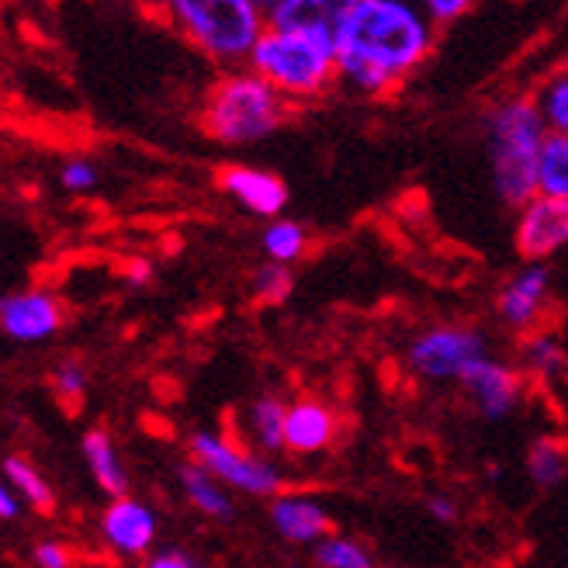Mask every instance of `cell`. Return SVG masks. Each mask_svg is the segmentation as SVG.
<instances>
[{
  "label": "cell",
  "instance_id": "52a82bcc",
  "mask_svg": "<svg viewBox=\"0 0 568 568\" xmlns=\"http://www.w3.org/2000/svg\"><path fill=\"white\" fill-rule=\"evenodd\" d=\"M191 458L194 465H202L209 475H215L225 486H233L250 496H274L281 493V475L274 465L253 458L233 440L215 437V434H194L191 437Z\"/></svg>",
  "mask_w": 568,
  "mask_h": 568
},
{
  "label": "cell",
  "instance_id": "7402d4cb",
  "mask_svg": "<svg viewBox=\"0 0 568 568\" xmlns=\"http://www.w3.org/2000/svg\"><path fill=\"white\" fill-rule=\"evenodd\" d=\"M527 475L534 486L551 489L568 475V444L558 437H541L534 440L527 450Z\"/></svg>",
  "mask_w": 568,
  "mask_h": 568
},
{
  "label": "cell",
  "instance_id": "ba28073f",
  "mask_svg": "<svg viewBox=\"0 0 568 568\" xmlns=\"http://www.w3.org/2000/svg\"><path fill=\"white\" fill-rule=\"evenodd\" d=\"M517 250L527 261H545L568 243V197L537 194L517 215Z\"/></svg>",
  "mask_w": 568,
  "mask_h": 568
},
{
  "label": "cell",
  "instance_id": "4dcf8cb0",
  "mask_svg": "<svg viewBox=\"0 0 568 568\" xmlns=\"http://www.w3.org/2000/svg\"><path fill=\"white\" fill-rule=\"evenodd\" d=\"M471 4L468 0H430L426 4V18L430 21H454V18H462Z\"/></svg>",
  "mask_w": 568,
  "mask_h": 568
},
{
  "label": "cell",
  "instance_id": "9a60e30c",
  "mask_svg": "<svg viewBox=\"0 0 568 568\" xmlns=\"http://www.w3.org/2000/svg\"><path fill=\"white\" fill-rule=\"evenodd\" d=\"M336 437V416L320 399H298L288 406L284 423V447L292 454H316L326 450Z\"/></svg>",
  "mask_w": 568,
  "mask_h": 568
},
{
  "label": "cell",
  "instance_id": "277c9868",
  "mask_svg": "<svg viewBox=\"0 0 568 568\" xmlns=\"http://www.w3.org/2000/svg\"><path fill=\"white\" fill-rule=\"evenodd\" d=\"M284 115H288V101L264 77L253 70L225 73L205 98L202 129L225 146H246V142L271 135Z\"/></svg>",
  "mask_w": 568,
  "mask_h": 568
},
{
  "label": "cell",
  "instance_id": "ffe728a7",
  "mask_svg": "<svg viewBox=\"0 0 568 568\" xmlns=\"http://www.w3.org/2000/svg\"><path fill=\"white\" fill-rule=\"evenodd\" d=\"M4 478L21 499H28L39 509V514H52L55 509V496L49 489V481L42 478V471L32 462L21 458V454H8L4 458Z\"/></svg>",
  "mask_w": 568,
  "mask_h": 568
},
{
  "label": "cell",
  "instance_id": "3957f363",
  "mask_svg": "<svg viewBox=\"0 0 568 568\" xmlns=\"http://www.w3.org/2000/svg\"><path fill=\"white\" fill-rule=\"evenodd\" d=\"M250 67L284 101L323 98L339 77L329 32H277V28H267L250 55Z\"/></svg>",
  "mask_w": 568,
  "mask_h": 568
},
{
  "label": "cell",
  "instance_id": "1f68e13d",
  "mask_svg": "<svg viewBox=\"0 0 568 568\" xmlns=\"http://www.w3.org/2000/svg\"><path fill=\"white\" fill-rule=\"evenodd\" d=\"M122 277L139 288V284H146V281L153 277V264H150V261H142V257H129V261L122 264Z\"/></svg>",
  "mask_w": 568,
  "mask_h": 568
},
{
  "label": "cell",
  "instance_id": "6da1fadb",
  "mask_svg": "<svg viewBox=\"0 0 568 568\" xmlns=\"http://www.w3.org/2000/svg\"><path fill=\"white\" fill-rule=\"evenodd\" d=\"M333 45L339 80L361 94L382 98L426 60L434 28L430 18L403 0H347L336 14Z\"/></svg>",
  "mask_w": 568,
  "mask_h": 568
},
{
  "label": "cell",
  "instance_id": "4316f807",
  "mask_svg": "<svg viewBox=\"0 0 568 568\" xmlns=\"http://www.w3.org/2000/svg\"><path fill=\"white\" fill-rule=\"evenodd\" d=\"M292 295V271L284 264H264L261 271H253V298L264 305H277Z\"/></svg>",
  "mask_w": 568,
  "mask_h": 568
},
{
  "label": "cell",
  "instance_id": "603a6c76",
  "mask_svg": "<svg viewBox=\"0 0 568 568\" xmlns=\"http://www.w3.org/2000/svg\"><path fill=\"white\" fill-rule=\"evenodd\" d=\"M284 423H288V403H281L277 395H264L250 409V426L253 437L264 450H281L284 447Z\"/></svg>",
  "mask_w": 568,
  "mask_h": 568
},
{
  "label": "cell",
  "instance_id": "4fadbf2b",
  "mask_svg": "<svg viewBox=\"0 0 568 568\" xmlns=\"http://www.w3.org/2000/svg\"><path fill=\"white\" fill-rule=\"evenodd\" d=\"M271 524L274 530L292 545H312L316 548L320 541L329 537V514L320 499L312 496H277L271 503Z\"/></svg>",
  "mask_w": 568,
  "mask_h": 568
},
{
  "label": "cell",
  "instance_id": "7a4b0ae2",
  "mask_svg": "<svg viewBox=\"0 0 568 568\" xmlns=\"http://www.w3.org/2000/svg\"><path fill=\"white\" fill-rule=\"evenodd\" d=\"M548 129L541 122L534 98H509L489 111V163L493 187L506 205H530L541 187V153Z\"/></svg>",
  "mask_w": 568,
  "mask_h": 568
},
{
  "label": "cell",
  "instance_id": "d4e9b609",
  "mask_svg": "<svg viewBox=\"0 0 568 568\" xmlns=\"http://www.w3.org/2000/svg\"><path fill=\"white\" fill-rule=\"evenodd\" d=\"M537 187H541L545 197H568V139L565 135H548Z\"/></svg>",
  "mask_w": 568,
  "mask_h": 568
},
{
  "label": "cell",
  "instance_id": "44dd1931",
  "mask_svg": "<svg viewBox=\"0 0 568 568\" xmlns=\"http://www.w3.org/2000/svg\"><path fill=\"white\" fill-rule=\"evenodd\" d=\"M520 357H524V372H530L534 378H555L568 367V357H565V347L558 344V336L548 333V329H534L524 336V347H520Z\"/></svg>",
  "mask_w": 568,
  "mask_h": 568
},
{
  "label": "cell",
  "instance_id": "d6986e66",
  "mask_svg": "<svg viewBox=\"0 0 568 568\" xmlns=\"http://www.w3.org/2000/svg\"><path fill=\"white\" fill-rule=\"evenodd\" d=\"M537 111H541V122L548 129V135H565L568 139V67L548 73L537 91L530 94Z\"/></svg>",
  "mask_w": 568,
  "mask_h": 568
},
{
  "label": "cell",
  "instance_id": "484cf974",
  "mask_svg": "<svg viewBox=\"0 0 568 568\" xmlns=\"http://www.w3.org/2000/svg\"><path fill=\"white\" fill-rule=\"evenodd\" d=\"M316 561L323 568H372L367 551L351 537H326L316 545Z\"/></svg>",
  "mask_w": 568,
  "mask_h": 568
},
{
  "label": "cell",
  "instance_id": "cb8c5ba5",
  "mask_svg": "<svg viewBox=\"0 0 568 568\" xmlns=\"http://www.w3.org/2000/svg\"><path fill=\"white\" fill-rule=\"evenodd\" d=\"M305 246H308V236H305L302 225L292 222V219H277V222H271L267 230H264V250H267V257L274 264L288 267L292 261L302 257Z\"/></svg>",
  "mask_w": 568,
  "mask_h": 568
},
{
  "label": "cell",
  "instance_id": "e0dca14e",
  "mask_svg": "<svg viewBox=\"0 0 568 568\" xmlns=\"http://www.w3.org/2000/svg\"><path fill=\"white\" fill-rule=\"evenodd\" d=\"M83 458H88V468L94 475L98 486L111 496V499H122L125 489H129V475L122 468V458L115 444H111L108 430H101V426H94V430L83 434Z\"/></svg>",
  "mask_w": 568,
  "mask_h": 568
},
{
  "label": "cell",
  "instance_id": "2e32d148",
  "mask_svg": "<svg viewBox=\"0 0 568 568\" xmlns=\"http://www.w3.org/2000/svg\"><path fill=\"white\" fill-rule=\"evenodd\" d=\"M336 14H339V4H329V0H274V4L264 8L267 28H277V32H329L333 36Z\"/></svg>",
  "mask_w": 568,
  "mask_h": 568
},
{
  "label": "cell",
  "instance_id": "e575fe53",
  "mask_svg": "<svg viewBox=\"0 0 568 568\" xmlns=\"http://www.w3.org/2000/svg\"><path fill=\"white\" fill-rule=\"evenodd\" d=\"M18 493L11 489V486H4V489H0V517H4V520H14L18 514H21V509H18Z\"/></svg>",
  "mask_w": 568,
  "mask_h": 568
},
{
  "label": "cell",
  "instance_id": "f1b7e54d",
  "mask_svg": "<svg viewBox=\"0 0 568 568\" xmlns=\"http://www.w3.org/2000/svg\"><path fill=\"white\" fill-rule=\"evenodd\" d=\"M60 184L67 187V191H91L94 184H98V166L91 163V160H83V156H73V160H67L63 163V170H60Z\"/></svg>",
  "mask_w": 568,
  "mask_h": 568
},
{
  "label": "cell",
  "instance_id": "8992f818",
  "mask_svg": "<svg viewBox=\"0 0 568 568\" xmlns=\"http://www.w3.org/2000/svg\"><path fill=\"white\" fill-rule=\"evenodd\" d=\"M486 357V336L468 326H430L406 351L409 367L426 382H465L471 367Z\"/></svg>",
  "mask_w": 568,
  "mask_h": 568
},
{
  "label": "cell",
  "instance_id": "30bf717a",
  "mask_svg": "<svg viewBox=\"0 0 568 568\" xmlns=\"http://www.w3.org/2000/svg\"><path fill=\"white\" fill-rule=\"evenodd\" d=\"M465 392L471 395V403L486 419H503L517 409L520 395H524V375L517 367H509L503 361H478L471 372L465 375Z\"/></svg>",
  "mask_w": 568,
  "mask_h": 568
},
{
  "label": "cell",
  "instance_id": "7c38bea8",
  "mask_svg": "<svg viewBox=\"0 0 568 568\" xmlns=\"http://www.w3.org/2000/svg\"><path fill=\"white\" fill-rule=\"evenodd\" d=\"M545 302H548V267L530 264L503 284L496 308H499V320L506 326L534 333V326L541 323Z\"/></svg>",
  "mask_w": 568,
  "mask_h": 568
},
{
  "label": "cell",
  "instance_id": "ac0fdd59",
  "mask_svg": "<svg viewBox=\"0 0 568 568\" xmlns=\"http://www.w3.org/2000/svg\"><path fill=\"white\" fill-rule=\"evenodd\" d=\"M181 489L187 496V503L194 509H202L205 517H215V520H230L233 517V503L230 496L222 493L219 478L209 475L202 465H181Z\"/></svg>",
  "mask_w": 568,
  "mask_h": 568
},
{
  "label": "cell",
  "instance_id": "f546056e",
  "mask_svg": "<svg viewBox=\"0 0 568 568\" xmlns=\"http://www.w3.org/2000/svg\"><path fill=\"white\" fill-rule=\"evenodd\" d=\"M32 558H36L39 568H70V551L60 541H42V545H36Z\"/></svg>",
  "mask_w": 568,
  "mask_h": 568
},
{
  "label": "cell",
  "instance_id": "836d02e7",
  "mask_svg": "<svg viewBox=\"0 0 568 568\" xmlns=\"http://www.w3.org/2000/svg\"><path fill=\"white\" fill-rule=\"evenodd\" d=\"M146 568H197L184 551H160L146 561Z\"/></svg>",
  "mask_w": 568,
  "mask_h": 568
},
{
  "label": "cell",
  "instance_id": "8fae6325",
  "mask_svg": "<svg viewBox=\"0 0 568 568\" xmlns=\"http://www.w3.org/2000/svg\"><path fill=\"white\" fill-rule=\"evenodd\" d=\"M101 534L111 551L119 555H146L150 545L156 541V517L146 503H139L132 496L111 499L104 517H101Z\"/></svg>",
  "mask_w": 568,
  "mask_h": 568
},
{
  "label": "cell",
  "instance_id": "5b68a950",
  "mask_svg": "<svg viewBox=\"0 0 568 568\" xmlns=\"http://www.w3.org/2000/svg\"><path fill=\"white\" fill-rule=\"evenodd\" d=\"M178 32L212 60H250L267 32V18L250 0H174L166 8Z\"/></svg>",
  "mask_w": 568,
  "mask_h": 568
},
{
  "label": "cell",
  "instance_id": "5bb4252c",
  "mask_svg": "<svg viewBox=\"0 0 568 568\" xmlns=\"http://www.w3.org/2000/svg\"><path fill=\"white\" fill-rule=\"evenodd\" d=\"M222 191L236 197V202L257 215H277L288 202V187H284L281 178L267 174V170L257 166H225L219 174Z\"/></svg>",
  "mask_w": 568,
  "mask_h": 568
},
{
  "label": "cell",
  "instance_id": "83f0119b",
  "mask_svg": "<svg viewBox=\"0 0 568 568\" xmlns=\"http://www.w3.org/2000/svg\"><path fill=\"white\" fill-rule=\"evenodd\" d=\"M52 388H55V395H60L63 403L77 406L83 399V392H88V372H83L77 361H63L52 372Z\"/></svg>",
  "mask_w": 568,
  "mask_h": 568
},
{
  "label": "cell",
  "instance_id": "d6a6232c",
  "mask_svg": "<svg viewBox=\"0 0 568 568\" xmlns=\"http://www.w3.org/2000/svg\"><path fill=\"white\" fill-rule=\"evenodd\" d=\"M426 509H430V517L440 520V524L458 520V506H454V499H447V496H430V499H426Z\"/></svg>",
  "mask_w": 568,
  "mask_h": 568
},
{
  "label": "cell",
  "instance_id": "9c48e42d",
  "mask_svg": "<svg viewBox=\"0 0 568 568\" xmlns=\"http://www.w3.org/2000/svg\"><path fill=\"white\" fill-rule=\"evenodd\" d=\"M63 326V308L49 292L28 288L0 302V329L18 344H39Z\"/></svg>",
  "mask_w": 568,
  "mask_h": 568
}]
</instances>
